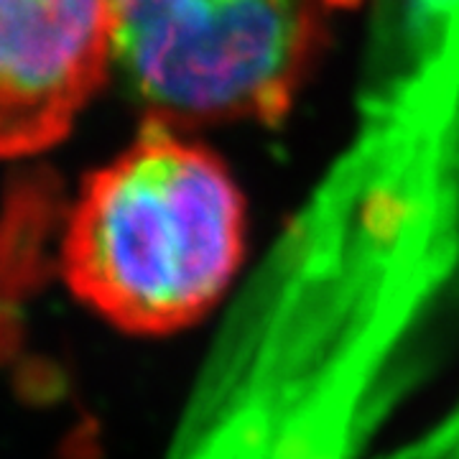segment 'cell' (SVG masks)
I'll return each mask as SVG.
<instances>
[{
    "label": "cell",
    "mask_w": 459,
    "mask_h": 459,
    "mask_svg": "<svg viewBox=\"0 0 459 459\" xmlns=\"http://www.w3.org/2000/svg\"><path fill=\"white\" fill-rule=\"evenodd\" d=\"M316 0H110L113 65L169 120L268 113L294 82Z\"/></svg>",
    "instance_id": "cell-3"
},
{
    "label": "cell",
    "mask_w": 459,
    "mask_h": 459,
    "mask_svg": "<svg viewBox=\"0 0 459 459\" xmlns=\"http://www.w3.org/2000/svg\"><path fill=\"white\" fill-rule=\"evenodd\" d=\"M110 65V0H0V159L65 141Z\"/></svg>",
    "instance_id": "cell-4"
},
{
    "label": "cell",
    "mask_w": 459,
    "mask_h": 459,
    "mask_svg": "<svg viewBox=\"0 0 459 459\" xmlns=\"http://www.w3.org/2000/svg\"><path fill=\"white\" fill-rule=\"evenodd\" d=\"M250 261L235 179L159 123L82 181L59 243L72 296L133 337L210 327Z\"/></svg>",
    "instance_id": "cell-2"
},
{
    "label": "cell",
    "mask_w": 459,
    "mask_h": 459,
    "mask_svg": "<svg viewBox=\"0 0 459 459\" xmlns=\"http://www.w3.org/2000/svg\"><path fill=\"white\" fill-rule=\"evenodd\" d=\"M370 459H459V383L434 416L385 439Z\"/></svg>",
    "instance_id": "cell-5"
},
{
    "label": "cell",
    "mask_w": 459,
    "mask_h": 459,
    "mask_svg": "<svg viewBox=\"0 0 459 459\" xmlns=\"http://www.w3.org/2000/svg\"><path fill=\"white\" fill-rule=\"evenodd\" d=\"M457 304V181L347 151L214 316L164 459H370Z\"/></svg>",
    "instance_id": "cell-1"
}]
</instances>
